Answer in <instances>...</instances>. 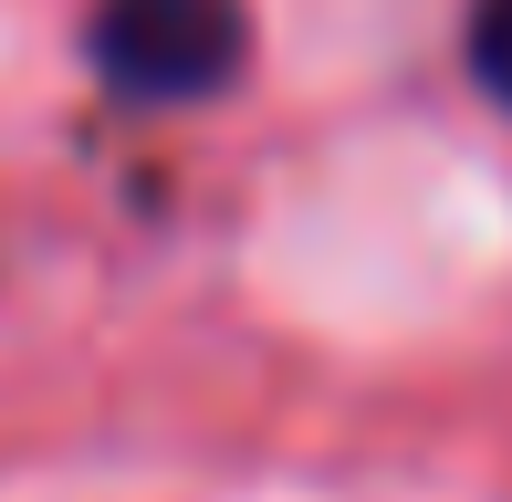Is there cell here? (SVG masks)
Returning <instances> with one entry per match:
<instances>
[{
	"label": "cell",
	"instance_id": "cell-2",
	"mask_svg": "<svg viewBox=\"0 0 512 502\" xmlns=\"http://www.w3.org/2000/svg\"><path fill=\"white\" fill-rule=\"evenodd\" d=\"M471 74L512 105V0H471Z\"/></svg>",
	"mask_w": 512,
	"mask_h": 502
},
{
	"label": "cell",
	"instance_id": "cell-1",
	"mask_svg": "<svg viewBox=\"0 0 512 502\" xmlns=\"http://www.w3.org/2000/svg\"><path fill=\"white\" fill-rule=\"evenodd\" d=\"M95 74L126 105H199L241 74V0H105L95 11Z\"/></svg>",
	"mask_w": 512,
	"mask_h": 502
}]
</instances>
